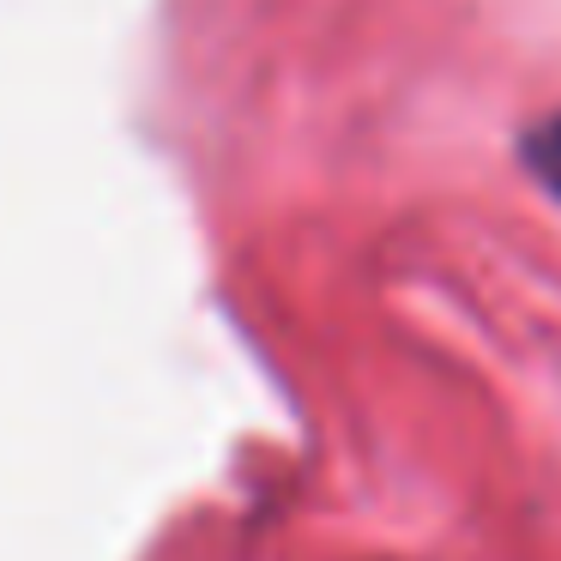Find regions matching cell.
I'll return each mask as SVG.
<instances>
[{
  "instance_id": "cell-1",
  "label": "cell",
  "mask_w": 561,
  "mask_h": 561,
  "mask_svg": "<svg viewBox=\"0 0 561 561\" xmlns=\"http://www.w3.org/2000/svg\"><path fill=\"white\" fill-rule=\"evenodd\" d=\"M531 158H537V170H543L549 182L561 187V122H556V127H549V134H543V139H537V146H531Z\"/></svg>"
}]
</instances>
